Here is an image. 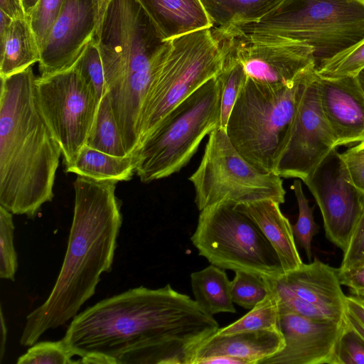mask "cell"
Returning <instances> with one entry per match:
<instances>
[{
    "label": "cell",
    "instance_id": "cell-9",
    "mask_svg": "<svg viewBox=\"0 0 364 364\" xmlns=\"http://www.w3.org/2000/svg\"><path fill=\"white\" fill-rule=\"evenodd\" d=\"M191 241L198 255L223 269L266 278L284 273L271 243L259 226L235 205L219 203L200 211Z\"/></svg>",
    "mask_w": 364,
    "mask_h": 364
},
{
    "label": "cell",
    "instance_id": "cell-39",
    "mask_svg": "<svg viewBox=\"0 0 364 364\" xmlns=\"http://www.w3.org/2000/svg\"><path fill=\"white\" fill-rule=\"evenodd\" d=\"M338 155L350 181L364 196V141Z\"/></svg>",
    "mask_w": 364,
    "mask_h": 364
},
{
    "label": "cell",
    "instance_id": "cell-27",
    "mask_svg": "<svg viewBox=\"0 0 364 364\" xmlns=\"http://www.w3.org/2000/svg\"><path fill=\"white\" fill-rule=\"evenodd\" d=\"M264 330H279L278 298L270 287L267 296L247 314L231 324L220 328L215 333L228 335L243 331Z\"/></svg>",
    "mask_w": 364,
    "mask_h": 364
},
{
    "label": "cell",
    "instance_id": "cell-45",
    "mask_svg": "<svg viewBox=\"0 0 364 364\" xmlns=\"http://www.w3.org/2000/svg\"><path fill=\"white\" fill-rule=\"evenodd\" d=\"M12 18L0 11V35L3 34L10 26Z\"/></svg>",
    "mask_w": 364,
    "mask_h": 364
},
{
    "label": "cell",
    "instance_id": "cell-26",
    "mask_svg": "<svg viewBox=\"0 0 364 364\" xmlns=\"http://www.w3.org/2000/svg\"><path fill=\"white\" fill-rule=\"evenodd\" d=\"M86 145L114 156L128 155L107 92L99 104Z\"/></svg>",
    "mask_w": 364,
    "mask_h": 364
},
{
    "label": "cell",
    "instance_id": "cell-12",
    "mask_svg": "<svg viewBox=\"0 0 364 364\" xmlns=\"http://www.w3.org/2000/svg\"><path fill=\"white\" fill-rule=\"evenodd\" d=\"M338 147L322 110L315 69L309 73L275 173L307 181Z\"/></svg>",
    "mask_w": 364,
    "mask_h": 364
},
{
    "label": "cell",
    "instance_id": "cell-2",
    "mask_svg": "<svg viewBox=\"0 0 364 364\" xmlns=\"http://www.w3.org/2000/svg\"><path fill=\"white\" fill-rule=\"evenodd\" d=\"M117 183L77 176L64 260L46 300L26 316L19 343L31 346L50 329L65 325L95 294L104 272L112 270L122 223Z\"/></svg>",
    "mask_w": 364,
    "mask_h": 364
},
{
    "label": "cell",
    "instance_id": "cell-35",
    "mask_svg": "<svg viewBox=\"0 0 364 364\" xmlns=\"http://www.w3.org/2000/svg\"><path fill=\"white\" fill-rule=\"evenodd\" d=\"M65 0H38L27 16L40 52L63 8Z\"/></svg>",
    "mask_w": 364,
    "mask_h": 364
},
{
    "label": "cell",
    "instance_id": "cell-38",
    "mask_svg": "<svg viewBox=\"0 0 364 364\" xmlns=\"http://www.w3.org/2000/svg\"><path fill=\"white\" fill-rule=\"evenodd\" d=\"M343 252L339 271L347 270L364 263V206L355 225Z\"/></svg>",
    "mask_w": 364,
    "mask_h": 364
},
{
    "label": "cell",
    "instance_id": "cell-13",
    "mask_svg": "<svg viewBox=\"0 0 364 364\" xmlns=\"http://www.w3.org/2000/svg\"><path fill=\"white\" fill-rule=\"evenodd\" d=\"M334 149L304 182L322 215L326 238L345 251L364 206V196L350 181Z\"/></svg>",
    "mask_w": 364,
    "mask_h": 364
},
{
    "label": "cell",
    "instance_id": "cell-33",
    "mask_svg": "<svg viewBox=\"0 0 364 364\" xmlns=\"http://www.w3.org/2000/svg\"><path fill=\"white\" fill-rule=\"evenodd\" d=\"M73 355L68 350L63 338L57 341H38L21 355L17 364H73Z\"/></svg>",
    "mask_w": 364,
    "mask_h": 364
},
{
    "label": "cell",
    "instance_id": "cell-11",
    "mask_svg": "<svg viewBox=\"0 0 364 364\" xmlns=\"http://www.w3.org/2000/svg\"><path fill=\"white\" fill-rule=\"evenodd\" d=\"M36 95L41 113L68 166L86 144L99 102L75 65L37 77Z\"/></svg>",
    "mask_w": 364,
    "mask_h": 364
},
{
    "label": "cell",
    "instance_id": "cell-36",
    "mask_svg": "<svg viewBox=\"0 0 364 364\" xmlns=\"http://www.w3.org/2000/svg\"><path fill=\"white\" fill-rule=\"evenodd\" d=\"M364 68V41L335 57L315 72L325 77L355 76Z\"/></svg>",
    "mask_w": 364,
    "mask_h": 364
},
{
    "label": "cell",
    "instance_id": "cell-48",
    "mask_svg": "<svg viewBox=\"0 0 364 364\" xmlns=\"http://www.w3.org/2000/svg\"><path fill=\"white\" fill-rule=\"evenodd\" d=\"M363 299V298H362ZM364 300V298L363 299Z\"/></svg>",
    "mask_w": 364,
    "mask_h": 364
},
{
    "label": "cell",
    "instance_id": "cell-34",
    "mask_svg": "<svg viewBox=\"0 0 364 364\" xmlns=\"http://www.w3.org/2000/svg\"><path fill=\"white\" fill-rule=\"evenodd\" d=\"M75 65L92 88L100 104L107 90L102 62L95 38Z\"/></svg>",
    "mask_w": 364,
    "mask_h": 364
},
{
    "label": "cell",
    "instance_id": "cell-4",
    "mask_svg": "<svg viewBox=\"0 0 364 364\" xmlns=\"http://www.w3.org/2000/svg\"><path fill=\"white\" fill-rule=\"evenodd\" d=\"M95 41L126 151L134 154L143 104L171 40H163L137 0H99Z\"/></svg>",
    "mask_w": 364,
    "mask_h": 364
},
{
    "label": "cell",
    "instance_id": "cell-29",
    "mask_svg": "<svg viewBox=\"0 0 364 364\" xmlns=\"http://www.w3.org/2000/svg\"><path fill=\"white\" fill-rule=\"evenodd\" d=\"M269 287L276 293L279 308L316 320L338 323L345 321V315L317 306L297 296L278 279L267 278Z\"/></svg>",
    "mask_w": 364,
    "mask_h": 364
},
{
    "label": "cell",
    "instance_id": "cell-17",
    "mask_svg": "<svg viewBox=\"0 0 364 364\" xmlns=\"http://www.w3.org/2000/svg\"><path fill=\"white\" fill-rule=\"evenodd\" d=\"M316 75L322 110L336 146L364 141V93L355 76Z\"/></svg>",
    "mask_w": 364,
    "mask_h": 364
},
{
    "label": "cell",
    "instance_id": "cell-42",
    "mask_svg": "<svg viewBox=\"0 0 364 364\" xmlns=\"http://www.w3.org/2000/svg\"><path fill=\"white\" fill-rule=\"evenodd\" d=\"M0 11L12 19L26 16L23 0H0Z\"/></svg>",
    "mask_w": 364,
    "mask_h": 364
},
{
    "label": "cell",
    "instance_id": "cell-10",
    "mask_svg": "<svg viewBox=\"0 0 364 364\" xmlns=\"http://www.w3.org/2000/svg\"><path fill=\"white\" fill-rule=\"evenodd\" d=\"M188 180L193 186L194 201L200 211L219 203L237 205L272 200L282 204L285 201L282 178L254 167L221 128L208 135L200 164Z\"/></svg>",
    "mask_w": 364,
    "mask_h": 364
},
{
    "label": "cell",
    "instance_id": "cell-18",
    "mask_svg": "<svg viewBox=\"0 0 364 364\" xmlns=\"http://www.w3.org/2000/svg\"><path fill=\"white\" fill-rule=\"evenodd\" d=\"M284 346L280 330L243 331L228 335L215 333L196 348L191 364H199L203 359L217 355L239 358L244 364H261L282 350Z\"/></svg>",
    "mask_w": 364,
    "mask_h": 364
},
{
    "label": "cell",
    "instance_id": "cell-19",
    "mask_svg": "<svg viewBox=\"0 0 364 364\" xmlns=\"http://www.w3.org/2000/svg\"><path fill=\"white\" fill-rule=\"evenodd\" d=\"M303 299L322 309L346 314V295L336 269L314 257L278 279Z\"/></svg>",
    "mask_w": 364,
    "mask_h": 364
},
{
    "label": "cell",
    "instance_id": "cell-25",
    "mask_svg": "<svg viewBox=\"0 0 364 364\" xmlns=\"http://www.w3.org/2000/svg\"><path fill=\"white\" fill-rule=\"evenodd\" d=\"M282 0H200L213 27L254 23L275 9Z\"/></svg>",
    "mask_w": 364,
    "mask_h": 364
},
{
    "label": "cell",
    "instance_id": "cell-40",
    "mask_svg": "<svg viewBox=\"0 0 364 364\" xmlns=\"http://www.w3.org/2000/svg\"><path fill=\"white\" fill-rule=\"evenodd\" d=\"M345 321L364 341V300L362 298L346 296Z\"/></svg>",
    "mask_w": 364,
    "mask_h": 364
},
{
    "label": "cell",
    "instance_id": "cell-28",
    "mask_svg": "<svg viewBox=\"0 0 364 364\" xmlns=\"http://www.w3.org/2000/svg\"><path fill=\"white\" fill-rule=\"evenodd\" d=\"M233 49L234 40L233 48L226 60L224 68L217 76L220 86V118L219 128L225 130L237 97L247 79L242 65L234 55Z\"/></svg>",
    "mask_w": 364,
    "mask_h": 364
},
{
    "label": "cell",
    "instance_id": "cell-46",
    "mask_svg": "<svg viewBox=\"0 0 364 364\" xmlns=\"http://www.w3.org/2000/svg\"><path fill=\"white\" fill-rule=\"evenodd\" d=\"M38 0H23L24 11L28 16Z\"/></svg>",
    "mask_w": 364,
    "mask_h": 364
},
{
    "label": "cell",
    "instance_id": "cell-8",
    "mask_svg": "<svg viewBox=\"0 0 364 364\" xmlns=\"http://www.w3.org/2000/svg\"><path fill=\"white\" fill-rule=\"evenodd\" d=\"M220 86L213 78L181 102L136 151V174L143 183L180 171L203 139L220 127Z\"/></svg>",
    "mask_w": 364,
    "mask_h": 364
},
{
    "label": "cell",
    "instance_id": "cell-7",
    "mask_svg": "<svg viewBox=\"0 0 364 364\" xmlns=\"http://www.w3.org/2000/svg\"><path fill=\"white\" fill-rule=\"evenodd\" d=\"M171 40V48L143 104L140 145L181 102L220 73L233 48L232 37L220 36L212 28Z\"/></svg>",
    "mask_w": 364,
    "mask_h": 364
},
{
    "label": "cell",
    "instance_id": "cell-32",
    "mask_svg": "<svg viewBox=\"0 0 364 364\" xmlns=\"http://www.w3.org/2000/svg\"><path fill=\"white\" fill-rule=\"evenodd\" d=\"M12 213L0 205V277L14 281L18 269Z\"/></svg>",
    "mask_w": 364,
    "mask_h": 364
},
{
    "label": "cell",
    "instance_id": "cell-22",
    "mask_svg": "<svg viewBox=\"0 0 364 364\" xmlns=\"http://www.w3.org/2000/svg\"><path fill=\"white\" fill-rule=\"evenodd\" d=\"M0 77L21 72L38 63L41 52L27 17L14 18L0 35Z\"/></svg>",
    "mask_w": 364,
    "mask_h": 364
},
{
    "label": "cell",
    "instance_id": "cell-44",
    "mask_svg": "<svg viewBox=\"0 0 364 364\" xmlns=\"http://www.w3.org/2000/svg\"><path fill=\"white\" fill-rule=\"evenodd\" d=\"M1 330H0V363L2 362L6 350V343L7 338V327L6 325V321L4 317V312L2 307L1 306Z\"/></svg>",
    "mask_w": 364,
    "mask_h": 364
},
{
    "label": "cell",
    "instance_id": "cell-43",
    "mask_svg": "<svg viewBox=\"0 0 364 364\" xmlns=\"http://www.w3.org/2000/svg\"><path fill=\"white\" fill-rule=\"evenodd\" d=\"M199 364H244V362L232 356L217 355L203 359Z\"/></svg>",
    "mask_w": 364,
    "mask_h": 364
},
{
    "label": "cell",
    "instance_id": "cell-6",
    "mask_svg": "<svg viewBox=\"0 0 364 364\" xmlns=\"http://www.w3.org/2000/svg\"><path fill=\"white\" fill-rule=\"evenodd\" d=\"M309 73L294 85L284 87L247 78L237 97L225 132L242 156L261 172L275 173Z\"/></svg>",
    "mask_w": 364,
    "mask_h": 364
},
{
    "label": "cell",
    "instance_id": "cell-21",
    "mask_svg": "<svg viewBox=\"0 0 364 364\" xmlns=\"http://www.w3.org/2000/svg\"><path fill=\"white\" fill-rule=\"evenodd\" d=\"M164 41L213 27L200 0H137Z\"/></svg>",
    "mask_w": 364,
    "mask_h": 364
},
{
    "label": "cell",
    "instance_id": "cell-16",
    "mask_svg": "<svg viewBox=\"0 0 364 364\" xmlns=\"http://www.w3.org/2000/svg\"><path fill=\"white\" fill-rule=\"evenodd\" d=\"M346 323L310 318L279 308V328L285 346L261 364H333Z\"/></svg>",
    "mask_w": 364,
    "mask_h": 364
},
{
    "label": "cell",
    "instance_id": "cell-1",
    "mask_svg": "<svg viewBox=\"0 0 364 364\" xmlns=\"http://www.w3.org/2000/svg\"><path fill=\"white\" fill-rule=\"evenodd\" d=\"M219 328L213 316L167 284L100 301L73 318L63 340L79 363L191 364L196 348Z\"/></svg>",
    "mask_w": 364,
    "mask_h": 364
},
{
    "label": "cell",
    "instance_id": "cell-24",
    "mask_svg": "<svg viewBox=\"0 0 364 364\" xmlns=\"http://www.w3.org/2000/svg\"><path fill=\"white\" fill-rule=\"evenodd\" d=\"M194 300L207 313H236L230 292L231 281L225 269L210 264L191 274Z\"/></svg>",
    "mask_w": 364,
    "mask_h": 364
},
{
    "label": "cell",
    "instance_id": "cell-30",
    "mask_svg": "<svg viewBox=\"0 0 364 364\" xmlns=\"http://www.w3.org/2000/svg\"><path fill=\"white\" fill-rule=\"evenodd\" d=\"M230 283L233 303L250 310L269 292L267 278L257 274L237 270Z\"/></svg>",
    "mask_w": 364,
    "mask_h": 364
},
{
    "label": "cell",
    "instance_id": "cell-31",
    "mask_svg": "<svg viewBox=\"0 0 364 364\" xmlns=\"http://www.w3.org/2000/svg\"><path fill=\"white\" fill-rule=\"evenodd\" d=\"M292 189L299 207L296 223L292 225L295 240L304 249L309 261L311 262V243L318 231V226L314 220L313 209L303 191L300 179L294 181Z\"/></svg>",
    "mask_w": 364,
    "mask_h": 364
},
{
    "label": "cell",
    "instance_id": "cell-41",
    "mask_svg": "<svg viewBox=\"0 0 364 364\" xmlns=\"http://www.w3.org/2000/svg\"><path fill=\"white\" fill-rule=\"evenodd\" d=\"M341 285L347 287L352 295L364 298V263L344 271L338 270Z\"/></svg>",
    "mask_w": 364,
    "mask_h": 364
},
{
    "label": "cell",
    "instance_id": "cell-5",
    "mask_svg": "<svg viewBox=\"0 0 364 364\" xmlns=\"http://www.w3.org/2000/svg\"><path fill=\"white\" fill-rule=\"evenodd\" d=\"M217 30L253 43H304L316 70L364 41V0H282L257 22Z\"/></svg>",
    "mask_w": 364,
    "mask_h": 364
},
{
    "label": "cell",
    "instance_id": "cell-15",
    "mask_svg": "<svg viewBox=\"0 0 364 364\" xmlns=\"http://www.w3.org/2000/svg\"><path fill=\"white\" fill-rule=\"evenodd\" d=\"M99 0H65L38 62L41 76L73 67L95 38Z\"/></svg>",
    "mask_w": 364,
    "mask_h": 364
},
{
    "label": "cell",
    "instance_id": "cell-14",
    "mask_svg": "<svg viewBox=\"0 0 364 364\" xmlns=\"http://www.w3.org/2000/svg\"><path fill=\"white\" fill-rule=\"evenodd\" d=\"M231 37L234 55L247 78L257 84L291 87L315 69L313 49L304 43L265 44Z\"/></svg>",
    "mask_w": 364,
    "mask_h": 364
},
{
    "label": "cell",
    "instance_id": "cell-23",
    "mask_svg": "<svg viewBox=\"0 0 364 364\" xmlns=\"http://www.w3.org/2000/svg\"><path fill=\"white\" fill-rule=\"evenodd\" d=\"M136 155H111L85 145L65 171L97 181L118 183L132 179L136 173Z\"/></svg>",
    "mask_w": 364,
    "mask_h": 364
},
{
    "label": "cell",
    "instance_id": "cell-37",
    "mask_svg": "<svg viewBox=\"0 0 364 364\" xmlns=\"http://www.w3.org/2000/svg\"><path fill=\"white\" fill-rule=\"evenodd\" d=\"M333 364H364V341L347 323L336 346Z\"/></svg>",
    "mask_w": 364,
    "mask_h": 364
},
{
    "label": "cell",
    "instance_id": "cell-47",
    "mask_svg": "<svg viewBox=\"0 0 364 364\" xmlns=\"http://www.w3.org/2000/svg\"><path fill=\"white\" fill-rule=\"evenodd\" d=\"M358 85L364 93V68H362L355 75Z\"/></svg>",
    "mask_w": 364,
    "mask_h": 364
},
{
    "label": "cell",
    "instance_id": "cell-3",
    "mask_svg": "<svg viewBox=\"0 0 364 364\" xmlns=\"http://www.w3.org/2000/svg\"><path fill=\"white\" fill-rule=\"evenodd\" d=\"M33 69L1 77L0 205L34 218L52 201L61 149L36 95Z\"/></svg>",
    "mask_w": 364,
    "mask_h": 364
},
{
    "label": "cell",
    "instance_id": "cell-20",
    "mask_svg": "<svg viewBox=\"0 0 364 364\" xmlns=\"http://www.w3.org/2000/svg\"><path fill=\"white\" fill-rule=\"evenodd\" d=\"M280 204L263 200L235 205L261 229L277 252L285 272L298 269L304 262L296 247L292 225L282 213Z\"/></svg>",
    "mask_w": 364,
    "mask_h": 364
}]
</instances>
